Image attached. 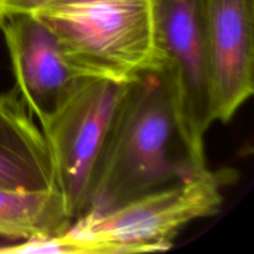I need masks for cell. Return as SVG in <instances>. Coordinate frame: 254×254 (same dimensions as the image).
Here are the masks:
<instances>
[{
    "label": "cell",
    "instance_id": "1",
    "mask_svg": "<svg viewBox=\"0 0 254 254\" xmlns=\"http://www.w3.org/2000/svg\"><path fill=\"white\" fill-rule=\"evenodd\" d=\"M183 140L163 77L130 82L97 165L89 212H104L205 170Z\"/></svg>",
    "mask_w": 254,
    "mask_h": 254
},
{
    "label": "cell",
    "instance_id": "2",
    "mask_svg": "<svg viewBox=\"0 0 254 254\" xmlns=\"http://www.w3.org/2000/svg\"><path fill=\"white\" fill-rule=\"evenodd\" d=\"M31 15L81 76L129 83L160 71L150 0H55Z\"/></svg>",
    "mask_w": 254,
    "mask_h": 254
},
{
    "label": "cell",
    "instance_id": "3",
    "mask_svg": "<svg viewBox=\"0 0 254 254\" xmlns=\"http://www.w3.org/2000/svg\"><path fill=\"white\" fill-rule=\"evenodd\" d=\"M225 178L226 174L206 168L113 210L86 213L60 238L67 254L166 251L185 226L221 210Z\"/></svg>",
    "mask_w": 254,
    "mask_h": 254
},
{
    "label": "cell",
    "instance_id": "4",
    "mask_svg": "<svg viewBox=\"0 0 254 254\" xmlns=\"http://www.w3.org/2000/svg\"><path fill=\"white\" fill-rule=\"evenodd\" d=\"M160 71L183 140L206 165L205 135L215 122L205 0H150Z\"/></svg>",
    "mask_w": 254,
    "mask_h": 254
},
{
    "label": "cell",
    "instance_id": "5",
    "mask_svg": "<svg viewBox=\"0 0 254 254\" xmlns=\"http://www.w3.org/2000/svg\"><path fill=\"white\" fill-rule=\"evenodd\" d=\"M129 83L87 78L41 127L73 221L88 211L97 165Z\"/></svg>",
    "mask_w": 254,
    "mask_h": 254
},
{
    "label": "cell",
    "instance_id": "6",
    "mask_svg": "<svg viewBox=\"0 0 254 254\" xmlns=\"http://www.w3.org/2000/svg\"><path fill=\"white\" fill-rule=\"evenodd\" d=\"M15 78V91L40 128L87 79L69 64L54 35L31 14L0 21Z\"/></svg>",
    "mask_w": 254,
    "mask_h": 254
},
{
    "label": "cell",
    "instance_id": "7",
    "mask_svg": "<svg viewBox=\"0 0 254 254\" xmlns=\"http://www.w3.org/2000/svg\"><path fill=\"white\" fill-rule=\"evenodd\" d=\"M215 122L227 123L254 91V0H205Z\"/></svg>",
    "mask_w": 254,
    "mask_h": 254
},
{
    "label": "cell",
    "instance_id": "8",
    "mask_svg": "<svg viewBox=\"0 0 254 254\" xmlns=\"http://www.w3.org/2000/svg\"><path fill=\"white\" fill-rule=\"evenodd\" d=\"M0 188H57L49 143L15 88L0 96Z\"/></svg>",
    "mask_w": 254,
    "mask_h": 254
},
{
    "label": "cell",
    "instance_id": "9",
    "mask_svg": "<svg viewBox=\"0 0 254 254\" xmlns=\"http://www.w3.org/2000/svg\"><path fill=\"white\" fill-rule=\"evenodd\" d=\"M72 223L73 218L57 188H0V240L19 243L60 237Z\"/></svg>",
    "mask_w": 254,
    "mask_h": 254
},
{
    "label": "cell",
    "instance_id": "10",
    "mask_svg": "<svg viewBox=\"0 0 254 254\" xmlns=\"http://www.w3.org/2000/svg\"><path fill=\"white\" fill-rule=\"evenodd\" d=\"M55 0H1V10L4 17L14 14H31L44 5Z\"/></svg>",
    "mask_w": 254,
    "mask_h": 254
},
{
    "label": "cell",
    "instance_id": "11",
    "mask_svg": "<svg viewBox=\"0 0 254 254\" xmlns=\"http://www.w3.org/2000/svg\"><path fill=\"white\" fill-rule=\"evenodd\" d=\"M4 19V14H2V10H1V0H0V21Z\"/></svg>",
    "mask_w": 254,
    "mask_h": 254
}]
</instances>
